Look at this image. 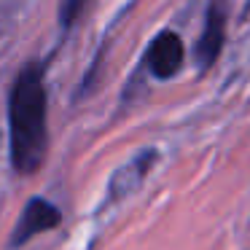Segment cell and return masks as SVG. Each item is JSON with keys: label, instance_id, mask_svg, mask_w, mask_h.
<instances>
[{"label": "cell", "instance_id": "6da1fadb", "mask_svg": "<svg viewBox=\"0 0 250 250\" xmlns=\"http://www.w3.org/2000/svg\"><path fill=\"white\" fill-rule=\"evenodd\" d=\"M49 94L41 62H27L8 92V153L19 175H33L49 153Z\"/></svg>", "mask_w": 250, "mask_h": 250}, {"label": "cell", "instance_id": "7a4b0ae2", "mask_svg": "<svg viewBox=\"0 0 250 250\" xmlns=\"http://www.w3.org/2000/svg\"><path fill=\"white\" fill-rule=\"evenodd\" d=\"M226 22H229L226 0H210V6L205 11V30H202L194 46V62L199 67V73H207L221 57L223 43H226Z\"/></svg>", "mask_w": 250, "mask_h": 250}, {"label": "cell", "instance_id": "277c9868", "mask_svg": "<svg viewBox=\"0 0 250 250\" xmlns=\"http://www.w3.org/2000/svg\"><path fill=\"white\" fill-rule=\"evenodd\" d=\"M60 223H62L60 207L51 205L43 196H33V199L22 207V212H19V221L11 231L8 248L11 250L22 248V245H27L33 237H38V234H43V231H51V229H57Z\"/></svg>", "mask_w": 250, "mask_h": 250}, {"label": "cell", "instance_id": "5b68a950", "mask_svg": "<svg viewBox=\"0 0 250 250\" xmlns=\"http://www.w3.org/2000/svg\"><path fill=\"white\" fill-rule=\"evenodd\" d=\"M83 6H86V0H60V24L62 27H73L76 19L81 17Z\"/></svg>", "mask_w": 250, "mask_h": 250}, {"label": "cell", "instance_id": "3957f363", "mask_svg": "<svg viewBox=\"0 0 250 250\" xmlns=\"http://www.w3.org/2000/svg\"><path fill=\"white\" fill-rule=\"evenodd\" d=\"M186 62V49H183V38L175 30H162L156 38L148 43L143 65L151 73L156 81H172L180 73Z\"/></svg>", "mask_w": 250, "mask_h": 250}]
</instances>
